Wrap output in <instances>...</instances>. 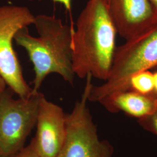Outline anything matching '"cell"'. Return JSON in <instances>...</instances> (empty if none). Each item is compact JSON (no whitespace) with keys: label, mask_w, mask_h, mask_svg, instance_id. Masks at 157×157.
<instances>
[{"label":"cell","mask_w":157,"mask_h":157,"mask_svg":"<svg viewBox=\"0 0 157 157\" xmlns=\"http://www.w3.org/2000/svg\"><path fill=\"white\" fill-rule=\"evenodd\" d=\"M72 35V65L75 75L105 81L115 52L117 30L107 0H89L80 13Z\"/></svg>","instance_id":"1"},{"label":"cell","mask_w":157,"mask_h":157,"mask_svg":"<svg viewBox=\"0 0 157 157\" xmlns=\"http://www.w3.org/2000/svg\"><path fill=\"white\" fill-rule=\"evenodd\" d=\"M34 26L39 34L32 36L28 27L17 31V44L28 53L33 66V92L39 91L48 75L56 73L73 86L75 74L72 65L73 30L61 19L40 14L35 16Z\"/></svg>","instance_id":"2"},{"label":"cell","mask_w":157,"mask_h":157,"mask_svg":"<svg viewBox=\"0 0 157 157\" xmlns=\"http://www.w3.org/2000/svg\"><path fill=\"white\" fill-rule=\"evenodd\" d=\"M157 67V21L117 47L112 67L103 84L92 87L89 101L100 102L113 93L129 90V80L136 73Z\"/></svg>","instance_id":"3"},{"label":"cell","mask_w":157,"mask_h":157,"mask_svg":"<svg viewBox=\"0 0 157 157\" xmlns=\"http://www.w3.org/2000/svg\"><path fill=\"white\" fill-rule=\"evenodd\" d=\"M88 74L83 93L72 112L66 113L67 135L56 157H112L114 149L106 140H100L97 125L87 105L93 84Z\"/></svg>","instance_id":"4"},{"label":"cell","mask_w":157,"mask_h":157,"mask_svg":"<svg viewBox=\"0 0 157 157\" xmlns=\"http://www.w3.org/2000/svg\"><path fill=\"white\" fill-rule=\"evenodd\" d=\"M13 94L7 87L0 97V157H11L25 146L43 95L39 91L28 98H15Z\"/></svg>","instance_id":"5"},{"label":"cell","mask_w":157,"mask_h":157,"mask_svg":"<svg viewBox=\"0 0 157 157\" xmlns=\"http://www.w3.org/2000/svg\"><path fill=\"white\" fill-rule=\"evenodd\" d=\"M34 19L26 6H0V75L7 87L22 98H28L34 92L24 78L13 41L17 31L33 25Z\"/></svg>","instance_id":"6"},{"label":"cell","mask_w":157,"mask_h":157,"mask_svg":"<svg viewBox=\"0 0 157 157\" xmlns=\"http://www.w3.org/2000/svg\"><path fill=\"white\" fill-rule=\"evenodd\" d=\"M36 134L32 140L44 157H56L66 138V113L43 94L40 102Z\"/></svg>","instance_id":"7"},{"label":"cell","mask_w":157,"mask_h":157,"mask_svg":"<svg viewBox=\"0 0 157 157\" xmlns=\"http://www.w3.org/2000/svg\"><path fill=\"white\" fill-rule=\"evenodd\" d=\"M118 34L128 40L150 27L157 17L150 0H107Z\"/></svg>","instance_id":"8"},{"label":"cell","mask_w":157,"mask_h":157,"mask_svg":"<svg viewBox=\"0 0 157 157\" xmlns=\"http://www.w3.org/2000/svg\"><path fill=\"white\" fill-rule=\"evenodd\" d=\"M108 112H123L137 120L151 115L157 108V95L143 94L128 90L113 93L100 102Z\"/></svg>","instance_id":"9"},{"label":"cell","mask_w":157,"mask_h":157,"mask_svg":"<svg viewBox=\"0 0 157 157\" xmlns=\"http://www.w3.org/2000/svg\"><path fill=\"white\" fill-rule=\"evenodd\" d=\"M129 90L143 94L153 93V73L145 70L133 74L129 80Z\"/></svg>","instance_id":"10"},{"label":"cell","mask_w":157,"mask_h":157,"mask_svg":"<svg viewBox=\"0 0 157 157\" xmlns=\"http://www.w3.org/2000/svg\"><path fill=\"white\" fill-rule=\"evenodd\" d=\"M137 122L144 130L157 136V108L151 115L138 119Z\"/></svg>","instance_id":"11"},{"label":"cell","mask_w":157,"mask_h":157,"mask_svg":"<svg viewBox=\"0 0 157 157\" xmlns=\"http://www.w3.org/2000/svg\"><path fill=\"white\" fill-rule=\"evenodd\" d=\"M11 157H44L37 149L33 141L31 140L28 146H25L21 150Z\"/></svg>","instance_id":"12"},{"label":"cell","mask_w":157,"mask_h":157,"mask_svg":"<svg viewBox=\"0 0 157 157\" xmlns=\"http://www.w3.org/2000/svg\"><path fill=\"white\" fill-rule=\"evenodd\" d=\"M29 1H33V0H27ZM55 2H58L64 6L67 11H71L72 8V0H52Z\"/></svg>","instance_id":"13"},{"label":"cell","mask_w":157,"mask_h":157,"mask_svg":"<svg viewBox=\"0 0 157 157\" xmlns=\"http://www.w3.org/2000/svg\"><path fill=\"white\" fill-rule=\"evenodd\" d=\"M7 85L6 84L5 80L0 75V97L3 94V93L7 89Z\"/></svg>","instance_id":"14"},{"label":"cell","mask_w":157,"mask_h":157,"mask_svg":"<svg viewBox=\"0 0 157 157\" xmlns=\"http://www.w3.org/2000/svg\"><path fill=\"white\" fill-rule=\"evenodd\" d=\"M153 79H154V91L153 93L157 95V71L153 73Z\"/></svg>","instance_id":"15"},{"label":"cell","mask_w":157,"mask_h":157,"mask_svg":"<svg viewBox=\"0 0 157 157\" xmlns=\"http://www.w3.org/2000/svg\"><path fill=\"white\" fill-rule=\"evenodd\" d=\"M157 17V0H150Z\"/></svg>","instance_id":"16"}]
</instances>
